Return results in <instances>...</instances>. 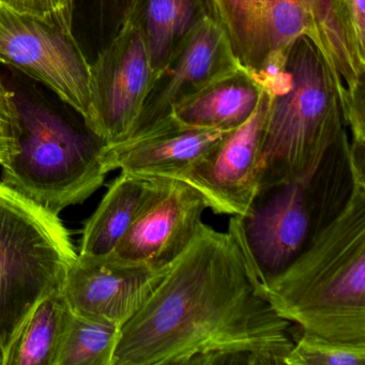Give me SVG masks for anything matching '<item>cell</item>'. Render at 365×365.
Segmentation results:
<instances>
[{"mask_svg": "<svg viewBox=\"0 0 365 365\" xmlns=\"http://www.w3.org/2000/svg\"><path fill=\"white\" fill-rule=\"evenodd\" d=\"M292 324L258 294L237 237L202 221L121 327L113 365H285Z\"/></svg>", "mask_w": 365, "mask_h": 365, "instance_id": "cell-1", "label": "cell"}, {"mask_svg": "<svg viewBox=\"0 0 365 365\" xmlns=\"http://www.w3.org/2000/svg\"><path fill=\"white\" fill-rule=\"evenodd\" d=\"M258 294L277 315L335 341L365 343V181L311 245L277 274L264 277L245 240Z\"/></svg>", "mask_w": 365, "mask_h": 365, "instance_id": "cell-2", "label": "cell"}, {"mask_svg": "<svg viewBox=\"0 0 365 365\" xmlns=\"http://www.w3.org/2000/svg\"><path fill=\"white\" fill-rule=\"evenodd\" d=\"M262 89L269 102L258 153V195L309 175L348 134L336 85L309 38L292 42L283 69Z\"/></svg>", "mask_w": 365, "mask_h": 365, "instance_id": "cell-3", "label": "cell"}, {"mask_svg": "<svg viewBox=\"0 0 365 365\" xmlns=\"http://www.w3.org/2000/svg\"><path fill=\"white\" fill-rule=\"evenodd\" d=\"M225 31L240 67L266 87L283 69L292 42L307 37L324 57L341 103L364 100V76L354 68L333 12V0H205Z\"/></svg>", "mask_w": 365, "mask_h": 365, "instance_id": "cell-4", "label": "cell"}, {"mask_svg": "<svg viewBox=\"0 0 365 365\" xmlns=\"http://www.w3.org/2000/svg\"><path fill=\"white\" fill-rule=\"evenodd\" d=\"M78 258L58 215L0 182V352L7 365L29 318L63 292Z\"/></svg>", "mask_w": 365, "mask_h": 365, "instance_id": "cell-5", "label": "cell"}, {"mask_svg": "<svg viewBox=\"0 0 365 365\" xmlns=\"http://www.w3.org/2000/svg\"><path fill=\"white\" fill-rule=\"evenodd\" d=\"M16 153L1 182L58 215L83 204L112 172L108 144L86 123L74 125L43 104L19 103Z\"/></svg>", "mask_w": 365, "mask_h": 365, "instance_id": "cell-6", "label": "cell"}, {"mask_svg": "<svg viewBox=\"0 0 365 365\" xmlns=\"http://www.w3.org/2000/svg\"><path fill=\"white\" fill-rule=\"evenodd\" d=\"M356 180L346 134L309 175L258 195L242 217L257 272L271 277L289 266L341 215Z\"/></svg>", "mask_w": 365, "mask_h": 365, "instance_id": "cell-7", "label": "cell"}, {"mask_svg": "<svg viewBox=\"0 0 365 365\" xmlns=\"http://www.w3.org/2000/svg\"><path fill=\"white\" fill-rule=\"evenodd\" d=\"M0 63L46 85L86 120L91 63L73 31L0 1Z\"/></svg>", "mask_w": 365, "mask_h": 365, "instance_id": "cell-8", "label": "cell"}, {"mask_svg": "<svg viewBox=\"0 0 365 365\" xmlns=\"http://www.w3.org/2000/svg\"><path fill=\"white\" fill-rule=\"evenodd\" d=\"M155 78L140 31L123 18L115 37L91 63L87 127L108 145L129 138Z\"/></svg>", "mask_w": 365, "mask_h": 365, "instance_id": "cell-9", "label": "cell"}, {"mask_svg": "<svg viewBox=\"0 0 365 365\" xmlns=\"http://www.w3.org/2000/svg\"><path fill=\"white\" fill-rule=\"evenodd\" d=\"M206 209L202 195L185 181L148 179L129 230L108 257L129 266L168 269L191 242Z\"/></svg>", "mask_w": 365, "mask_h": 365, "instance_id": "cell-10", "label": "cell"}, {"mask_svg": "<svg viewBox=\"0 0 365 365\" xmlns=\"http://www.w3.org/2000/svg\"><path fill=\"white\" fill-rule=\"evenodd\" d=\"M268 102L262 89L252 116L227 132L181 180L194 187L215 215L247 217L257 197L258 153Z\"/></svg>", "mask_w": 365, "mask_h": 365, "instance_id": "cell-11", "label": "cell"}, {"mask_svg": "<svg viewBox=\"0 0 365 365\" xmlns=\"http://www.w3.org/2000/svg\"><path fill=\"white\" fill-rule=\"evenodd\" d=\"M240 69L225 31L205 16L155 76L129 138L165 120L177 104Z\"/></svg>", "mask_w": 365, "mask_h": 365, "instance_id": "cell-12", "label": "cell"}, {"mask_svg": "<svg viewBox=\"0 0 365 365\" xmlns=\"http://www.w3.org/2000/svg\"><path fill=\"white\" fill-rule=\"evenodd\" d=\"M168 269L153 270L110 257L78 255L63 294L74 314L120 329L146 302Z\"/></svg>", "mask_w": 365, "mask_h": 365, "instance_id": "cell-13", "label": "cell"}, {"mask_svg": "<svg viewBox=\"0 0 365 365\" xmlns=\"http://www.w3.org/2000/svg\"><path fill=\"white\" fill-rule=\"evenodd\" d=\"M227 132L189 127L170 116L142 133L108 145L110 170L144 179L182 180Z\"/></svg>", "mask_w": 365, "mask_h": 365, "instance_id": "cell-14", "label": "cell"}, {"mask_svg": "<svg viewBox=\"0 0 365 365\" xmlns=\"http://www.w3.org/2000/svg\"><path fill=\"white\" fill-rule=\"evenodd\" d=\"M262 95V87L240 69L177 104L170 116L189 127L230 131L252 116Z\"/></svg>", "mask_w": 365, "mask_h": 365, "instance_id": "cell-15", "label": "cell"}, {"mask_svg": "<svg viewBox=\"0 0 365 365\" xmlns=\"http://www.w3.org/2000/svg\"><path fill=\"white\" fill-rule=\"evenodd\" d=\"M207 16L205 0H128L123 18L140 31L157 76Z\"/></svg>", "mask_w": 365, "mask_h": 365, "instance_id": "cell-16", "label": "cell"}, {"mask_svg": "<svg viewBox=\"0 0 365 365\" xmlns=\"http://www.w3.org/2000/svg\"><path fill=\"white\" fill-rule=\"evenodd\" d=\"M148 179L120 173L110 183L93 215L83 230L80 253L83 258H106L112 255L129 230L143 197Z\"/></svg>", "mask_w": 365, "mask_h": 365, "instance_id": "cell-17", "label": "cell"}, {"mask_svg": "<svg viewBox=\"0 0 365 365\" xmlns=\"http://www.w3.org/2000/svg\"><path fill=\"white\" fill-rule=\"evenodd\" d=\"M70 314L63 292L42 301L21 331L7 365H55Z\"/></svg>", "mask_w": 365, "mask_h": 365, "instance_id": "cell-18", "label": "cell"}, {"mask_svg": "<svg viewBox=\"0 0 365 365\" xmlns=\"http://www.w3.org/2000/svg\"><path fill=\"white\" fill-rule=\"evenodd\" d=\"M119 331L71 311L55 365H113Z\"/></svg>", "mask_w": 365, "mask_h": 365, "instance_id": "cell-19", "label": "cell"}, {"mask_svg": "<svg viewBox=\"0 0 365 365\" xmlns=\"http://www.w3.org/2000/svg\"><path fill=\"white\" fill-rule=\"evenodd\" d=\"M297 327L289 328L294 345L285 365H365V343L335 341Z\"/></svg>", "mask_w": 365, "mask_h": 365, "instance_id": "cell-20", "label": "cell"}, {"mask_svg": "<svg viewBox=\"0 0 365 365\" xmlns=\"http://www.w3.org/2000/svg\"><path fill=\"white\" fill-rule=\"evenodd\" d=\"M333 12L354 68L365 71V0H333Z\"/></svg>", "mask_w": 365, "mask_h": 365, "instance_id": "cell-21", "label": "cell"}, {"mask_svg": "<svg viewBox=\"0 0 365 365\" xmlns=\"http://www.w3.org/2000/svg\"><path fill=\"white\" fill-rule=\"evenodd\" d=\"M20 133V114L14 93L0 82V165L16 155Z\"/></svg>", "mask_w": 365, "mask_h": 365, "instance_id": "cell-22", "label": "cell"}, {"mask_svg": "<svg viewBox=\"0 0 365 365\" xmlns=\"http://www.w3.org/2000/svg\"><path fill=\"white\" fill-rule=\"evenodd\" d=\"M16 11L39 16L48 22L73 31L76 0H0Z\"/></svg>", "mask_w": 365, "mask_h": 365, "instance_id": "cell-23", "label": "cell"}, {"mask_svg": "<svg viewBox=\"0 0 365 365\" xmlns=\"http://www.w3.org/2000/svg\"><path fill=\"white\" fill-rule=\"evenodd\" d=\"M0 365H4L3 354L0 352Z\"/></svg>", "mask_w": 365, "mask_h": 365, "instance_id": "cell-24", "label": "cell"}]
</instances>
